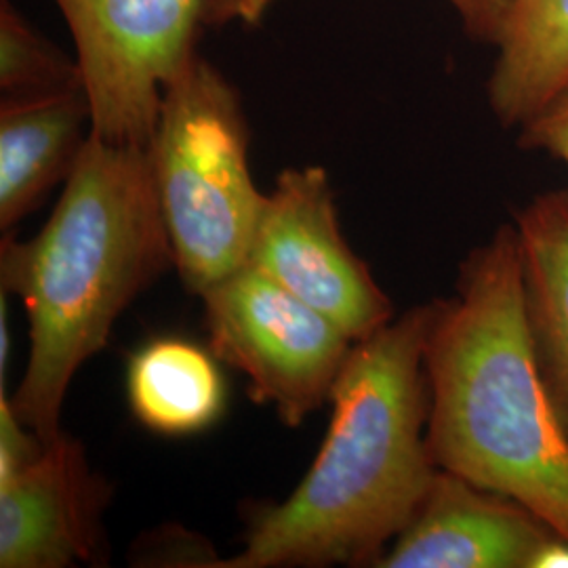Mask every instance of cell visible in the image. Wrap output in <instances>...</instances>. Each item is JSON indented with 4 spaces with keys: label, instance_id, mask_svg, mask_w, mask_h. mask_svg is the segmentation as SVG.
I'll use <instances>...</instances> for the list:
<instances>
[{
    "label": "cell",
    "instance_id": "18",
    "mask_svg": "<svg viewBox=\"0 0 568 568\" xmlns=\"http://www.w3.org/2000/svg\"><path fill=\"white\" fill-rule=\"evenodd\" d=\"M532 568H568V539L554 532L535 556Z\"/></svg>",
    "mask_w": 568,
    "mask_h": 568
},
{
    "label": "cell",
    "instance_id": "10",
    "mask_svg": "<svg viewBox=\"0 0 568 568\" xmlns=\"http://www.w3.org/2000/svg\"><path fill=\"white\" fill-rule=\"evenodd\" d=\"M91 126L84 89L0 103V227L7 232L70 178Z\"/></svg>",
    "mask_w": 568,
    "mask_h": 568
},
{
    "label": "cell",
    "instance_id": "4",
    "mask_svg": "<svg viewBox=\"0 0 568 568\" xmlns=\"http://www.w3.org/2000/svg\"><path fill=\"white\" fill-rule=\"evenodd\" d=\"M148 150L178 274L203 295L246 264L265 194L241 95L199 51L166 84Z\"/></svg>",
    "mask_w": 568,
    "mask_h": 568
},
{
    "label": "cell",
    "instance_id": "1",
    "mask_svg": "<svg viewBox=\"0 0 568 568\" xmlns=\"http://www.w3.org/2000/svg\"><path fill=\"white\" fill-rule=\"evenodd\" d=\"M415 305L354 344L331 394V426L300 487L248 518L241 554L206 567H375L426 497L427 331Z\"/></svg>",
    "mask_w": 568,
    "mask_h": 568
},
{
    "label": "cell",
    "instance_id": "19",
    "mask_svg": "<svg viewBox=\"0 0 568 568\" xmlns=\"http://www.w3.org/2000/svg\"><path fill=\"white\" fill-rule=\"evenodd\" d=\"M4 293L0 300V379H4V366H7V358H9V345H11V337H9V323H7V302H4Z\"/></svg>",
    "mask_w": 568,
    "mask_h": 568
},
{
    "label": "cell",
    "instance_id": "17",
    "mask_svg": "<svg viewBox=\"0 0 568 568\" xmlns=\"http://www.w3.org/2000/svg\"><path fill=\"white\" fill-rule=\"evenodd\" d=\"M518 131V145L568 166V87Z\"/></svg>",
    "mask_w": 568,
    "mask_h": 568
},
{
    "label": "cell",
    "instance_id": "3",
    "mask_svg": "<svg viewBox=\"0 0 568 568\" xmlns=\"http://www.w3.org/2000/svg\"><path fill=\"white\" fill-rule=\"evenodd\" d=\"M424 365L436 467L518 501L568 539V432L528 337L511 222L467 253L455 295L434 302Z\"/></svg>",
    "mask_w": 568,
    "mask_h": 568
},
{
    "label": "cell",
    "instance_id": "15",
    "mask_svg": "<svg viewBox=\"0 0 568 568\" xmlns=\"http://www.w3.org/2000/svg\"><path fill=\"white\" fill-rule=\"evenodd\" d=\"M283 0H206L204 26L224 28L232 23L257 26ZM462 21L467 39L490 44L497 39L504 20L506 0H447Z\"/></svg>",
    "mask_w": 568,
    "mask_h": 568
},
{
    "label": "cell",
    "instance_id": "8",
    "mask_svg": "<svg viewBox=\"0 0 568 568\" xmlns=\"http://www.w3.org/2000/svg\"><path fill=\"white\" fill-rule=\"evenodd\" d=\"M108 480L79 440L61 434L41 457L0 487V567L100 565Z\"/></svg>",
    "mask_w": 568,
    "mask_h": 568
},
{
    "label": "cell",
    "instance_id": "9",
    "mask_svg": "<svg viewBox=\"0 0 568 568\" xmlns=\"http://www.w3.org/2000/svg\"><path fill=\"white\" fill-rule=\"evenodd\" d=\"M556 530L501 493L438 469L377 568H532Z\"/></svg>",
    "mask_w": 568,
    "mask_h": 568
},
{
    "label": "cell",
    "instance_id": "14",
    "mask_svg": "<svg viewBox=\"0 0 568 568\" xmlns=\"http://www.w3.org/2000/svg\"><path fill=\"white\" fill-rule=\"evenodd\" d=\"M82 87L81 65L23 18L13 0H0L2 98H39Z\"/></svg>",
    "mask_w": 568,
    "mask_h": 568
},
{
    "label": "cell",
    "instance_id": "12",
    "mask_svg": "<svg viewBox=\"0 0 568 568\" xmlns=\"http://www.w3.org/2000/svg\"><path fill=\"white\" fill-rule=\"evenodd\" d=\"M488 108L506 129H520L568 87V0H506Z\"/></svg>",
    "mask_w": 568,
    "mask_h": 568
},
{
    "label": "cell",
    "instance_id": "16",
    "mask_svg": "<svg viewBox=\"0 0 568 568\" xmlns=\"http://www.w3.org/2000/svg\"><path fill=\"white\" fill-rule=\"evenodd\" d=\"M47 445L16 413L11 396L0 387V487L9 485L26 467L32 466Z\"/></svg>",
    "mask_w": 568,
    "mask_h": 568
},
{
    "label": "cell",
    "instance_id": "11",
    "mask_svg": "<svg viewBox=\"0 0 568 568\" xmlns=\"http://www.w3.org/2000/svg\"><path fill=\"white\" fill-rule=\"evenodd\" d=\"M528 337L568 432V190L532 196L514 213Z\"/></svg>",
    "mask_w": 568,
    "mask_h": 568
},
{
    "label": "cell",
    "instance_id": "13",
    "mask_svg": "<svg viewBox=\"0 0 568 568\" xmlns=\"http://www.w3.org/2000/svg\"><path fill=\"white\" fill-rule=\"evenodd\" d=\"M126 396L140 424L164 436H187L213 426L225 406L215 354L178 337H161L131 358Z\"/></svg>",
    "mask_w": 568,
    "mask_h": 568
},
{
    "label": "cell",
    "instance_id": "5",
    "mask_svg": "<svg viewBox=\"0 0 568 568\" xmlns=\"http://www.w3.org/2000/svg\"><path fill=\"white\" fill-rule=\"evenodd\" d=\"M201 297L211 352L248 377L255 403L288 427L331 403L354 347L331 318L248 264Z\"/></svg>",
    "mask_w": 568,
    "mask_h": 568
},
{
    "label": "cell",
    "instance_id": "7",
    "mask_svg": "<svg viewBox=\"0 0 568 568\" xmlns=\"http://www.w3.org/2000/svg\"><path fill=\"white\" fill-rule=\"evenodd\" d=\"M246 264L283 284L358 344L394 321V307L342 234L323 166H291L265 194Z\"/></svg>",
    "mask_w": 568,
    "mask_h": 568
},
{
    "label": "cell",
    "instance_id": "2",
    "mask_svg": "<svg viewBox=\"0 0 568 568\" xmlns=\"http://www.w3.org/2000/svg\"><path fill=\"white\" fill-rule=\"evenodd\" d=\"M169 267L173 246L150 150L93 131L49 222L28 243L2 241V291L21 300L30 358L11 396L21 422L53 445L77 371L95 356L122 312Z\"/></svg>",
    "mask_w": 568,
    "mask_h": 568
},
{
    "label": "cell",
    "instance_id": "6",
    "mask_svg": "<svg viewBox=\"0 0 568 568\" xmlns=\"http://www.w3.org/2000/svg\"><path fill=\"white\" fill-rule=\"evenodd\" d=\"M105 142L148 148L166 84L196 49L206 0H53Z\"/></svg>",
    "mask_w": 568,
    "mask_h": 568
}]
</instances>
